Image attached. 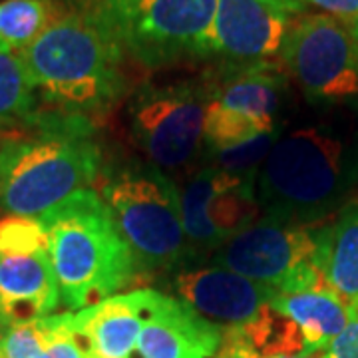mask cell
<instances>
[{
  "label": "cell",
  "instance_id": "cell-24",
  "mask_svg": "<svg viewBox=\"0 0 358 358\" xmlns=\"http://www.w3.org/2000/svg\"><path fill=\"white\" fill-rule=\"evenodd\" d=\"M44 346L38 358H88L86 346L74 329V313L44 317Z\"/></svg>",
  "mask_w": 358,
  "mask_h": 358
},
{
  "label": "cell",
  "instance_id": "cell-21",
  "mask_svg": "<svg viewBox=\"0 0 358 358\" xmlns=\"http://www.w3.org/2000/svg\"><path fill=\"white\" fill-rule=\"evenodd\" d=\"M36 92L18 52L0 44V124L28 122L36 115Z\"/></svg>",
  "mask_w": 358,
  "mask_h": 358
},
{
  "label": "cell",
  "instance_id": "cell-10",
  "mask_svg": "<svg viewBox=\"0 0 358 358\" xmlns=\"http://www.w3.org/2000/svg\"><path fill=\"white\" fill-rule=\"evenodd\" d=\"M181 221L195 261L259 221L255 179L205 164L179 185Z\"/></svg>",
  "mask_w": 358,
  "mask_h": 358
},
{
  "label": "cell",
  "instance_id": "cell-13",
  "mask_svg": "<svg viewBox=\"0 0 358 358\" xmlns=\"http://www.w3.org/2000/svg\"><path fill=\"white\" fill-rule=\"evenodd\" d=\"M223 329L203 319L171 294L148 289L140 358H211L219 352Z\"/></svg>",
  "mask_w": 358,
  "mask_h": 358
},
{
  "label": "cell",
  "instance_id": "cell-5",
  "mask_svg": "<svg viewBox=\"0 0 358 358\" xmlns=\"http://www.w3.org/2000/svg\"><path fill=\"white\" fill-rule=\"evenodd\" d=\"M100 195L124 235L138 273H176L195 263L181 221L179 185L148 162L103 173Z\"/></svg>",
  "mask_w": 358,
  "mask_h": 358
},
{
  "label": "cell",
  "instance_id": "cell-25",
  "mask_svg": "<svg viewBox=\"0 0 358 358\" xmlns=\"http://www.w3.org/2000/svg\"><path fill=\"white\" fill-rule=\"evenodd\" d=\"M327 358H358V310L350 315L345 331L324 350Z\"/></svg>",
  "mask_w": 358,
  "mask_h": 358
},
{
  "label": "cell",
  "instance_id": "cell-9",
  "mask_svg": "<svg viewBox=\"0 0 358 358\" xmlns=\"http://www.w3.org/2000/svg\"><path fill=\"white\" fill-rule=\"evenodd\" d=\"M279 56L310 103L358 100V42L343 20L329 14L296 18Z\"/></svg>",
  "mask_w": 358,
  "mask_h": 358
},
{
  "label": "cell",
  "instance_id": "cell-26",
  "mask_svg": "<svg viewBox=\"0 0 358 358\" xmlns=\"http://www.w3.org/2000/svg\"><path fill=\"white\" fill-rule=\"evenodd\" d=\"M307 2L346 24L348 22L352 24L358 20V0H307Z\"/></svg>",
  "mask_w": 358,
  "mask_h": 358
},
{
  "label": "cell",
  "instance_id": "cell-18",
  "mask_svg": "<svg viewBox=\"0 0 358 358\" xmlns=\"http://www.w3.org/2000/svg\"><path fill=\"white\" fill-rule=\"evenodd\" d=\"M303 350V334L294 322L268 305L253 320L225 329L217 355L219 358H273L301 355Z\"/></svg>",
  "mask_w": 358,
  "mask_h": 358
},
{
  "label": "cell",
  "instance_id": "cell-22",
  "mask_svg": "<svg viewBox=\"0 0 358 358\" xmlns=\"http://www.w3.org/2000/svg\"><path fill=\"white\" fill-rule=\"evenodd\" d=\"M279 136H281V128L263 134V136H257V138L245 141L237 148L205 155V159H207L209 166L221 167V169H225L229 173L257 179L259 169L263 166L268 152H271V148L275 145V141L279 140Z\"/></svg>",
  "mask_w": 358,
  "mask_h": 358
},
{
  "label": "cell",
  "instance_id": "cell-8",
  "mask_svg": "<svg viewBox=\"0 0 358 358\" xmlns=\"http://www.w3.org/2000/svg\"><path fill=\"white\" fill-rule=\"evenodd\" d=\"M209 84L178 82L141 86L129 103V131L148 164L169 178L203 154Z\"/></svg>",
  "mask_w": 358,
  "mask_h": 358
},
{
  "label": "cell",
  "instance_id": "cell-11",
  "mask_svg": "<svg viewBox=\"0 0 358 358\" xmlns=\"http://www.w3.org/2000/svg\"><path fill=\"white\" fill-rule=\"evenodd\" d=\"M303 10L301 0H217L211 56L229 70L271 64Z\"/></svg>",
  "mask_w": 358,
  "mask_h": 358
},
{
  "label": "cell",
  "instance_id": "cell-7",
  "mask_svg": "<svg viewBox=\"0 0 358 358\" xmlns=\"http://www.w3.org/2000/svg\"><path fill=\"white\" fill-rule=\"evenodd\" d=\"M92 10L106 18L124 54L145 68L211 56L217 0H122Z\"/></svg>",
  "mask_w": 358,
  "mask_h": 358
},
{
  "label": "cell",
  "instance_id": "cell-14",
  "mask_svg": "<svg viewBox=\"0 0 358 358\" xmlns=\"http://www.w3.org/2000/svg\"><path fill=\"white\" fill-rule=\"evenodd\" d=\"M60 305V289L50 257L0 253V329L50 317Z\"/></svg>",
  "mask_w": 358,
  "mask_h": 358
},
{
  "label": "cell",
  "instance_id": "cell-15",
  "mask_svg": "<svg viewBox=\"0 0 358 358\" xmlns=\"http://www.w3.org/2000/svg\"><path fill=\"white\" fill-rule=\"evenodd\" d=\"M148 289L120 293L74 313V329L88 358H131L145 313Z\"/></svg>",
  "mask_w": 358,
  "mask_h": 358
},
{
  "label": "cell",
  "instance_id": "cell-23",
  "mask_svg": "<svg viewBox=\"0 0 358 358\" xmlns=\"http://www.w3.org/2000/svg\"><path fill=\"white\" fill-rule=\"evenodd\" d=\"M48 253V235L38 217L8 215L0 221V253Z\"/></svg>",
  "mask_w": 358,
  "mask_h": 358
},
{
  "label": "cell",
  "instance_id": "cell-16",
  "mask_svg": "<svg viewBox=\"0 0 358 358\" xmlns=\"http://www.w3.org/2000/svg\"><path fill=\"white\" fill-rule=\"evenodd\" d=\"M209 94L213 102L245 115L261 129H279L277 117L282 103V76L271 64L229 70L227 76L209 84Z\"/></svg>",
  "mask_w": 358,
  "mask_h": 358
},
{
  "label": "cell",
  "instance_id": "cell-2",
  "mask_svg": "<svg viewBox=\"0 0 358 358\" xmlns=\"http://www.w3.org/2000/svg\"><path fill=\"white\" fill-rule=\"evenodd\" d=\"M28 134L0 141V209L40 217L74 193L90 189L102 171V152L88 115H32Z\"/></svg>",
  "mask_w": 358,
  "mask_h": 358
},
{
  "label": "cell",
  "instance_id": "cell-27",
  "mask_svg": "<svg viewBox=\"0 0 358 358\" xmlns=\"http://www.w3.org/2000/svg\"><path fill=\"white\" fill-rule=\"evenodd\" d=\"M273 358H327L324 352H317V355H281V357H273Z\"/></svg>",
  "mask_w": 358,
  "mask_h": 358
},
{
  "label": "cell",
  "instance_id": "cell-4",
  "mask_svg": "<svg viewBox=\"0 0 358 358\" xmlns=\"http://www.w3.org/2000/svg\"><path fill=\"white\" fill-rule=\"evenodd\" d=\"M48 257L68 313L120 294L138 275L136 259L98 192L82 189L40 215Z\"/></svg>",
  "mask_w": 358,
  "mask_h": 358
},
{
  "label": "cell",
  "instance_id": "cell-3",
  "mask_svg": "<svg viewBox=\"0 0 358 358\" xmlns=\"http://www.w3.org/2000/svg\"><path fill=\"white\" fill-rule=\"evenodd\" d=\"M18 54L36 96L66 114L108 110L126 88L124 50L106 18L92 8L62 14Z\"/></svg>",
  "mask_w": 358,
  "mask_h": 358
},
{
  "label": "cell",
  "instance_id": "cell-28",
  "mask_svg": "<svg viewBox=\"0 0 358 358\" xmlns=\"http://www.w3.org/2000/svg\"><path fill=\"white\" fill-rule=\"evenodd\" d=\"M115 2H122V0H94V6L92 8H103V6H112Z\"/></svg>",
  "mask_w": 358,
  "mask_h": 358
},
{
  "label": "cell",
  "instance_id": "cell-12",
  "mask_svg": "<svg viewBox=\"0 0 358 358\" xmlns=\"http://www.w3.org/2000/svg\"><path fill=\"white\" fill-rule=\"evenodd\" d=\"M169 287L176 299L225 329L241 327L259 317L277 294L261 282L217 265L179 268L171 273Z\"/></svg>",
  "mask_w": 358,
  "mask_h": 358
},
{
  "label": "cell",
  "instance_id": "cell-19",
  "mask_svg": "<svg viewBox=\"0 0 358 358\" xmlns=\"http://www.w3.org/2000/svg\"><path fill=\"white\" fill-rule=\"evenodd\" d=\"M327 279L350 315L358 310V199L327 227Z\"/></svg>",
  "mask_w": 358,
  "mask_h": 358
},
{
  "label": "cell",
  "instance_id": "cell-1",
  "mask_svg": "<svg viewBox=\"0 0 358 358\" xmlns=\"http://www.w3.org/2000/svg\"><path fill=\"white\" fill-rule=\"evenodd\" d=\"M358 187V136L333 126L281 131L255 179L261 213L315 225L343 211Z\"/></svg>",
  "mask_w": 358,
  "mask_h": 358
},
{
  "label": "cell",
  "instance_id": "cell-29",
  "mask_svg": "<svg viewBox=\"0 0 358 358\" xmlns=\"http://www.w3.org/2000/svg\"><path fill=\"white\" fill-rule=\"evenodd\" d=\"M350 28H352V34H355V38H357V42H358V20L357 22H352V24H350Z\"/></svg>",
  "mask_w": 358,
  "mask_h": 358
},
{
  "label": "cell",
  "instance_id": "cell-17",
  "mask_svg": "<svg viewBox=\"0 0 358 358\" xmlns=\"http://www.w3.org/2000/svg\"><path fill=\"white\" fill-rule=\"evenodd\" d=\"M271 307L279 310L303 334V355L324 352L350 320V310L333 289L275 294Z\"/></svg>",
  "mask_w": 358,
  "mask_h": 358
},
{
  "label": "cell",
  "instance_id": "cell-6",
  "mask_svg": "<svg viewBox=\"0 0 358 358\" xmlns=\"http://www.w3.org/2000/svg\"><path fill=\"white\" fill-rule=\"evenodd\" d=\"M211 265L239 273L277 294L331 289L327 227L259 219L209 255Z\"/></svg>",
  "mask_w": 358,
  "mask_h": 358
},
{
  "label": "cell",
  "instance_id": "cell-20",
  "mask_svg": "<svg viewBox=\"0 0 358 358\" xmlns=\"http://www.w3.org/2000/svg\"><path fill=\"white\" fill-rule=\"evenodd\" d=\"M60 16L54 0H0V44L22 52Z\"/></svg>",
  "mask_w": 358,
  "mask_h": 358
}]
</instances>
